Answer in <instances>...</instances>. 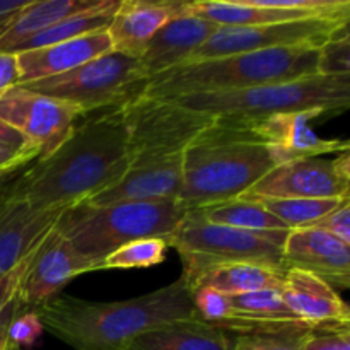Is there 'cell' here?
<instances>
[{
    "instance_id": "obj_1",
    "label": "cell",
    "mask_w": 350,
    "mask_h": 350,
    "mask_svg": "<svg viewBox=\"0 0 350 350\" xmlns=\"http://www.w3.org/2000/svg\"><path fill=\"white\" fill-rule=\"evenodd\" d=\"M129 166L123 105L82 115L53 152L24 167L14 190L34 211H67L122 180Z\"/></svg>"
},
{
    "instance_id": "obj_2",
    "label": "cell",
    "mask_w": 350,
    "mask_h": 350,
    "mask_svg": "<svg viewBox=\"0 0 350 350\" xmlns=\"http://www.w3.org/2000/svg\"><path fill=\"white\" fill-rule=\"evenodd\" d=\"M34 311L44 330L74 350H122L144 332L197 318L183 277L144 296L113 303L58 294Z\"/></svg>"
},
{
    "instance_id": "obj_3",
    "label": "cell",
    "mask_w": 350,
    "mask_h": 350,
    "mask_svg": "<svg viewBox=\"0 0 350 350\" xmlns=\"http://www.w3.org/2000/svg\"><path fill=\"white\" fill-rule=\"evenodd\" d=\"M275 167L270 147L248 120L217 118L185 149L176 200L185 211L241 197Z\"/></svg>"
},
{
    "instance_id": "obj_4",
    "label": "cell",
    "mask_w": 350,
    "mask_h": 350,
    "mask_svg": "<svg viewBox=\"0 0 350 350\" xmlns=\"http://www.w3.org/2000/svg\"><path fill=\"white\" fill-rule=\"evenodd\" d=\"M321 74V46L270 48L188 62L147 81L144 96L180 99L205 92L236 91Z\"/></svg>"
},
{
    "instance_id": "obj_5",
    "label": "cell",
    "mask_w": 350,
    "mask_h": 350,
    "mask_svg": "<svg viewBox=\"0 0 350 350\" xmlns=\"http://www.w3.org/2000/svg\"><path fill=\"white\" fill-rule=\"evenodd\" d=\"M187 214L176 198L159 202H123L101 207L79 204L62 212L55 228L75 252L96 265L126 243L159 238L166 241Z\"/></svg>"
},
{
    "instance_id": "obj_6",
    "label": "cell",
    "mask_w": 350,
    "mask_h": 350,
    "mask_svg": "<svg viewBox=\"0 0 350 350\" xmlns=\"http://www.w3.org/2000/svg\"><path fill=\"white\" fill-rule=\"evenodd\" d=\"M193 111L221 118L256 120L277 113L304 111L321 116L345 113L350 106V75H311L236 91L205 92L171 99Z\"/></svg>"
},
{
    "instance_id": "obj_7",
    "label": "cell",
    "mask_w": 350,
    "mask_h": 350,
    "mask_svg": "<svg viewBox=\"0 0 350 350\" xmlns=\"http://www.w3.org/2000/svg\"><path fill=\"white\" fill-rule=\"evenodd\" d=\"M291 231V229H289ZM289 231H241L207 221L198 208L187 211L180 224L166 238L167 248H174L181 258L183 277L188 284L205 269L224 263H256L286 270L282 245Z\"/></svg>"
},
{
    "instance_id": "obj_8",
    "label": "cell",
    "mask_w": 350,
    "mask_h": 350,
    "mask_svg": "<svg viewBox=\"0 0 350 350\" xmlns=\"http://www.w3.org/2000/svg\"><path fill=\"white\" fill-rule=\"evenodd\" d=\"M147 81L140 58L111 50L67 74L24 84V88L68 103L82 115H88L118 108L139 98Z\"/></svg>"
},
{
    "instance_id": "obj_9",
    "label": "cell",
    "mask_w": 350,
    "mask_h": 350,
    "mask_svg": "<svg viewBox=\"0 0 350 350\" xmlns=\"http://www.w3.org/2000/svg\"><path fill=\"white\" fill-rule=\"evenodd\" d=\"M130 163L185 152L217 116L193 111L171 99L139 96L125 105Z\"/></svg>"
},
{
    "instance_id": "obj_10",
    "label": "cell",
    "mask_w": 350,
    "mask_h": 350,
    "mask_svg": "<svg viewBox=\"0 0 350 350\" xmlns=\"http://www.w3.org/2000/svg\"><path fill=\"white\" fill-rule=\"evenodd\" d=\"M349 21L350 17H317L270 26H219L188 62L297 44L323 46L335 36L349 31Z\"/></svg>"
},
{
    "instance_id": "obj_11",
    "label": "cell",
    "mask_w": 350,
    "mask_h": 350,
    "mask_svg": "<svg viewBox=\"0 0 350 350\" xmlns=\"http://www.w3.org/2000/svg\"><path fill=\"white\" fill-rule=\"evenodd\" d=\"M81 116L75 106L24 85L9 89L0 98V118L38 150V159L53 152Z\"/></svg>"
},
{
    "instance_id": "obj_12",
    "label": "cell",
    "mask_w": 350,
    "mask_h": 350,
    "mask_svg": "<svg viewBox=\"0 0 350 350\" xmlns=\"http://www.w3.org/2000/svg\"><path fill=\"white\" fill-rule=\"evenodd\" d=\"M245 195L275 198H350V156L308 157L272 167ZM241 195V197H245Z\"/></svg>"
},
{
    "instance_id": "obj_13",
    "label": "cell",
    "mask_w": 350,
    "mask_h": 350,
    "mask_svg": "<svg viewBox=\"0 0 350 350\" xmlns=\"http://www.w3.org/2000/svg\"><path fill=\"white\" fill-rule=\"evenodd\" d=\"M185 7L217 26H270L317 17H350L349 0H193Z\"/></svg>"
},
{
    "instance_id": "obj_14",
    "label": "cell",
    "mask_w": 350,
    "mask_h": 350,
    "mask_svg": "<svg viewBox=\"0 0 350 350\" xmlns=\"http://www.w3.org/2000/svg\"><path fill=\"white\" fill-rule=\"evenodd\" d=\"M89 272H96L94 263L75 252L53 226L38 246L17 299L24 310H36L57 297L72 279Z\"/></svg>"
},
{
    "instance_id": "obj_15",
    "label": "cell",
    "mask_w": 350,
    "mask_h": 350,
    "mask_svg": "<svg viewBox=\"0 0 350 350\" xmlns=\"http://www.w3.org/2000/svg\"><path fill=\"white\" fill-rule=\"evenodd\" d=\"M215 328L229 335H260L301 340L311 328L287 306L277 289L229 297V313Z\"/></svg>"
},
{
    "instance_id": "obj_16",
    "label": "cell",
    "mask_w": 350,
    "mask_h": 350,
    "mask_svg": "<svg viewBox=\"0 0 350 350\" xmlns=\"http://www.w3.org/2000/svg\"><path fill=\"white\" fill-rule=\"evenodd\" d=\"M314 113L291 111L248 120L256 135L270 147L275 166L308 157L342 154L350 149L347 140L323 139L311 129Z\"/></svg>"
},
{
    "instance_id": "obj_17",
    "label": "cell",
    "mask_w": 350,
    "mask_h": 350,
    "mask_svg": "<svg viewBox=\"0 0 350 350\" xmlns=\"http://www.w3.org/2000/svg\"><path fill=\"white\" fill-rule=\"evenodd\" d=\"M183 154L133 161L122 180L82 204L101 207L123 202H159L176 198L183 178Z\"/></svg>"
},
{
    "instance_id": "obj_18",
    "label": "cell",
    "mask_w": 350,
    "mask_h": 350,
    "mask_svg": "<svg viewBox=\"0 0 350 350\" xmlns=\"http://www.w3.org/2000/svg\"><path fill=\"white\" fill-rule=\"evenodd\" d=\"M286 269L320 277L334 289L350 286V246L318 228L291 229L282 245Z\"/></svg>"
},
{
    "instance_id": "obj_19",
    "label": "cell",
    "mask_w": 350,
    "mask_h": 350,
    "mask_svg": "<svg viewBox=\"0 0 350 350\" xmlns=\"http://www.w3.org/2000/svg\"><path fill=\"white\" fill-rule=\"evenodd\" d=\"M280 294L313 332L349 330L350 310L337 289L301 269H286Z\"/></svg>"
},
{
    "instance_id": "obj_20",
    "label": "cell",
    "mask_w": 350,
    "mask_h": 350,
    "mask_svg": "<svg viewBox=\"0 0 350 350\" xmlns=\"http://www.w3.org/2000/svg\"><path fill=\"white\" fill-rule=\"evenodd\" d=\"M14 185L0 197V280L40 245L64 212L34 211L16 193Z\"/></svg>"
},
{
    "instance_id": "obj_21",
    "label": "cell",
    "mask_w": 350,
    "mask_h": 350,
    "mask_svg": "<svg viewBox=\"0 0 350 350\" xmlns=\"http://www.w3.org/2000/svg\"><path fill=\"white\" fill-rule=\"evenodd\" d=\"M185 3L180 12L154 34L144 50L140 65L147 79L183 65L217 31V24L188 12Z\"/></svg>"
},
{
    "instance_id": "obj_22",
    "label": "cell",
    "mask_w": 350,
    "mask_h": 350,
    "mask_svg": "<svg viewBox=\"0 0 350 350\" xmlns=\"http://www.w3.org/2000/svg\"><path fill=\"white\" fill-rule=\"evenodd\" d=\"M111 50L108 31L103 29L50 46L17 53L19 85L64 75Z\"/></svg>"
},
{
    "instance_id": "obj_23",
    "label": "cell",
    "mask_w": 350,
    "mask_h": 350,
    "mask_svg": "<svg viewBox=\"0 0 350 350\" xmlns=\"http://www.w3.org/2000/svg\"><path fill=\"white\" fill-rule=\"evenodd\" d=\"M183 7L181 0L149 2V0H120L108 26L113 51L140 58L154 34L176 16Z\"/></svg>"
},
{
    "instance_id": "obj_24",
    "label": "cell",
    "mask_w": 350,
    "mask_h": 350,
    "mask_svg": "<svg viewBox=\"0 0 350 350\" xmlns=\"http://www.w3.org/2000/svg\"><path fill=\"white\" fill-rule=\"evenodd\" d=\"M120 0H29L19 16L0 34V53H17L21 44L41 31L70 17L91 12H109Z\"/></svg>"
},
{
    "instance_id": "obj_25",
    "label": "cell",
    "mask_w": 350,
    "mask_h": 350,
    "mask_svg": "<svg viewBox=\"0 0 350 350\" xmlns=\"http://www.w3.org/2000/svg\"><path fill=\"white\" fill-rule=\"evenodd\" d=\"M122 350H232V335L193 318L144 332Z\"/></svg>"
},
{
    "instance_id": "obj_26",
    "label": "cell",
    "mask_w": 350,
    "mask_h": 350,
    "mask_svg": "<svg viewBox=\"0 0 350 350\" xmlns=\"http://www.w3.org/2000/svg\"><path fill=\"white\" fill-rule=\"evenodd\" d=\"M282 277L284 270L272 269V267L246 262L224 263V265L205 269L188 286L191 291L198 289V287H211V289L231 297L258 293V291H280Z\"/></svg>"
},
{
    "instance_id": "obj_27",
    "label": "cell",
    "mask_w": 350,
    "mask_h": 350,
    "mask_svg": "<svg viewBox=\"0 0 350 350\" xmlns=\"http://www.w3.org/2000/svg\"><path fill=\"white\" fill-rule=\"evenodd\" d=\"M198 211L204 214L207 221L214 222V224L229 226V228L241 229V231L260 232V234L289 231L275 215H272L267 208H263L262 205L256 204L255 200H250V198L238 197L234 200L198 208Z\"/></svg>"
},
{
    "instance_id": "obj_28",
    "label": "cell",
    "mask_w": 350,
    "mask_h": 350,
    "mask_svg": "<svg viewBox=\"0 0 350 350\" xmlns=\"http://www.w3.org/2000/svg\"><path fill=\"white\" fill-rule=\"evenodd\" d=\"M263 208L275 215L287 229L311 228L321 217L334 211L347 198H275V197H248Z\"/></svg>"
},
{
    "instance_id": "obj_29",
    "label": "cell",
    "mask_w": 350,
    "mask_h": 350,
    "mask_svg": "<svg viewBox=\"0 0 350 350\" xmlns=\"http://www.w3.org/2000/svg\"><path fill=\"white\" fill-rule=\"evenodd\" d=\"M113 12H115V10H109V12L82 14V16H75L70 17V19L62 21V23L55 24V26L38 33L36 36L29 38L26 43L21 44L17 53L38 50V48H44L50 46V44H57L62 43V41L72 40V38H79L89 33H96V31L108 29L109 23H111Z\"/></svg>"
},
{
    "instance_id": "obj_30",
    "label": "cell",
    "mask_w": 350,
    "mask_h": 350,
    "mask_svg": "<svg viewBox=\"0 0 350 350\" xmlns=\"http://www.w3.org/2000/svg\"><path fill=\"white\" fill-rule=\"evenodd\" d=\"M166 250L167 245L164 239H137L109 253L99 265V270L147 269V267L159 265L166 258Z\"/></svg>"
},
{
    "instance_id": "obj_31",
    "label": "cell",
    "mask_w": 350,
    "mask_h": 350,
    "mask_svg": "<svg viewBox=\"0 0 350 350\" xmlns=\"http://www.w3.org/2000/svg\"><path fill=\"white\" fill-rule=\"evenodd\" d=\"M191 303L195 317L212 327L221 325L229 313V296L211 287H198L191 291Z\"/></svg>"
},
{
    "instance_id": "obj_32",
    "label": "cell",
    "mask_w": 350,
    "mask_h": 350,
    "mask_svg": "<svg viewBox=\"0 0 350 350\" xmlns=\"http://www.w3.org/2000/svg\"><path fill=\"white\" fill-rule=\"evenodd\" d=\"M43 323L34 310H24L23 306L12 318L9 327L10 347L19 350L21 347H31L40 340L43 334Z\"/></svg>"
},
{
    "instance_id": "obj_33",
    "label": "cell",
    "mask_w": 350,
    "mask_h": 350,
    "mask_svg": "<svg viewBox=\"0 0 350 350\" xmlns=\"http://www.w3.org/2000/svg\"><path fill=\"white\" fill-rule=\"evenodd\" d=\"M43 239H41V241H43ZM38 246L40 245L34 246V248L27 253L26 258H24L23 262L12 270V272H9L2 280H0V314H2L3 311H5L7 308L17 299V297H19V291H21V286H23L24 275H26L27 269H29L34 255H36Z\"/></svg>"
},
{
    "instance_id": "obj_34",
    "label": "cell",
    "mask_w": 350,
    "mask_h": 350,
    "mask_svg": "<svg viewBox=\"0 0 350 350\" xmlns=\"http://www.w3.org/2000/svg\"><path fill=\"white\" fill-rule=\"evenodd\" d=\"M311 228L321 229V231L328 232V234L350 246V198L342 202L332 212H328L325 217H321Z\"/></svg>"
},
{
    "instance_id": "obj_35",
    "label": "cell",
    "mask_w": 350,
    "mask_h": 350,
    "mask_svg": "<svg viewBox=\"0 0 350 350\" xmlns=\"http://www.w3.org/2000/svg\"><path fill=\"white\" fill-rule=\"evenodd\" d=\"M301 350H350L349 330L311 332L301 338Z\"/></svg>"
},
{
    "instance_id": "obj_36",
    "label": "cell",
    "mask_w": 350,
    "mask_h": 350,
    "mask_svg": "<svg viewBox=\"0 0 350 350\" xmlns=\"http://www.w3.org/2000/svg\"><path fill=\"white\" fill-rule=\"evenodd\" d=\"M301 340L280 337H260V335H232L234 350H301Z\"/></svg>"
},
{
    "instance_id": "obj_37",
    "label": "cell",
    "mask_w": 350,
    "mask_h": 350,
    "mask_svg": "<svg viewBox=\"0 0 350 350\" xmlns=\"http://www.w3.org/2000/svg\"><path fill=\"white\" fill-rule=\"evenodd\" d=\"M19 85V68L14 53H0V98L9 89Z\"/></svg>"
},
{
    "instance_id": "obj_38",
    "label": "cell",
    "mask_w": 350,
    "mask_h": 350,
    "mask_svg": "<svg viewBox=\"0 0 350 350\" xmlns=\"http://www.w3.org/2000/svg\"><path fill=\"white\" fill-rule=\"evenodd\" d=\"M0 147H7V149H12L16 152H38L16 129H12L2 118H0ZM38 157H40V154H38Z\"/></svg>"
},
{
    "instance_id": "obj_39",
    "label": "cell",
    "mask_w": 350,
    "mask_h": 350,
    "mask_svg": "<svg viewBox=\"0 0 350 350\" xmlns=\"http://www.w3.org/2000/svg\"><path fill=\"white\" fill-rule=\"evenodd\" d=\"M29 0H0V34L10 26Z\"/></svg>"
},
{
    "instance_id": "obj_40",
    "label": "cell",
    "mask_w": 350,
    "mask_h": 350,
    "mask_svg": "<svg viewBox=\"0 0 350 350\" xmlns=\"http://www.w3.org/2000/svg\"><path fill=\"white\" fill-rule=\"evenodd\" d=\"M19 299H16L2 314H0V350H14L9 344V327L12 318L16 317V313L19 311Z\"/></svg>"
},
{
    "instance_id": "obj_41",
    "label": "cell",
    "mask_w": 350,
    "mask_h": 350,
    "mask_svg": "<svg viewBox=\"0 0 350 350\" xmlns=\"http://www.w3.org/2000/svg\"><path fill=\"white\" fill-rule=\"evenodd\" d=\"M34 159H38V152H16L7 147H0V170L16 166V164L33 163Z\"/></svg>"
},
{
    "instance_id": "obj_42",
    "label": "cell",
    "mask_w": 350,
    "mask_h": 350,
    "mask_svg": "<svg viewBox=\"0 0 350 350\" xmlns=\"http://www.w3.org/2000/svg\"><path fill=\"white\" fill-rule=\"evenodd\" d=\"M31 163H24V164H16V166L5 167V170H0V197L9 190L10 187L14 185V181L19 178V174L23 173V170L26 166H29Z\"/></svg>"
},
{
    "instance_id": "obj_43",
    "label": "cell",
    "mask_w": 350,
    "mask_h": 350,
    "mask_svg": "<svg viewBox=\"0 0 350 350\" xmlns=\"http://www.w3.org/2000/svg\"><path fill=\"white\" fill-rule=\"evenodd\" d=\"M14 350H16V349H14Z\"/></svg>"
},
{
    "instance_id": "obj_44",
    "label": "cell",
    "mask_w": 350,
    "mask_h": 350,
    "mask_svg": "<svg viewBox=\"0 0 350 350\" xmlns=\"http://www.w3.org/2000/svg\"><path fill=\"white\" fill-rule=\"evenodd\" d=\"M232 350H234V349H232Z\"/></svg>"
}]
</instances>
